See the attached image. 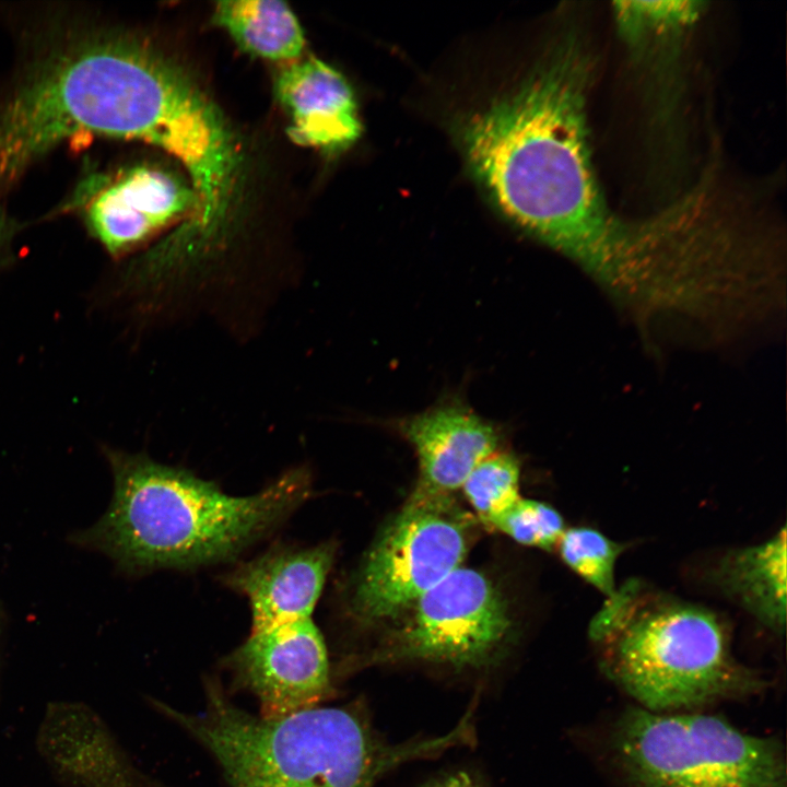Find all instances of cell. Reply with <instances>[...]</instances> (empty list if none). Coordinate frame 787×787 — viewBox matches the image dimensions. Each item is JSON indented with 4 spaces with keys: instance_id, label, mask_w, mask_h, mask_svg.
Masks as SVG:
<instances>
[{
    "instance_id": "7",
    "label": "cell",
    "mask_w": 787,
    "mask_h": 787,
    "mask_svg": "<svg viewBox=\"0 0 787 787\" xmlns=\"http://www.w3.org/2000/svg\"><path fill=\"white\" fill-rule=\"evenodd\" d=\"M410 609L369 656L372 662L483 670L496 665L509 644L513 623L505 596L478 569L458 567Z\"/></svg>"
},
{
    "instance_id": "11",
    "label": "cell",
    "mask_w": 787,
    "mask_h": 787,
    "mask_svg": "<svg viewBox=\"0 0 787 787\" xmlns=\"http://www.w3.org/2000/svg\"><path fill=\"white\" fill-rule=\"evenodd\" d=\"M336 554L333 542L279 545L227 572L223 583L248 599L251 631L312 618Z\"/></svg>"
},
{
    "instance_id": "20",
    "label": "cell",
    "mask_w": 787,
    "mask_h": 787,
    "mask_svg": "<svg viewBox=\"0 0 787 787\" xmlns=\"http://www.w3.org/2000/svg\"><path fill=\"white\" fill-rule=\"evenodd\" d=\"M155 787H164V786H160V785H157V786H155Z\"/></svg>"
},
{
    "instance_id": "6",
    "label": "cell",
    "mask_w": 787,
    "mask_h": 787,
    "mask_svg": "<svg viewBox=\"0 0 787 787\" xmlns=\"http://www.w3.org/2000/svg\"><path fill=\"white\" fill-rule=\"evenodd\" d=\"M468 520L451 496L411 494L364 560L351 610L364 622L396 618L461 566Z\"/></svg>"
},
{
    "instance_id": "2",
    "label": "cell",
    "mask_w": 787,
    "mask_h": 787,
    "mask_svg": "<svg viewBox=\"0 0 787 787\" xmlns=\"http://www.w3.org/2000/svg\"><path fill=\"white\" fill-rule=\"evenodd\" d=\"M113 500L78 541L125 571L187 569L234 559L278 528L309 496L310 473L293 468L259 492L233 496L189 470L111 450Z\"/></svg>"
},
{
    "instance_id": "16",
    "label": "cell",
    "mask_w": 787,
    "mask_h": 787,
    "mask_svg": "<svg viewBox=\"0 0 787 787\" xmlns=\"http://www.w3.org/2000/svg\"><path fill=\"white\" fill-rule=\"evenodd\" d=\"M520 466L508 453L495 451L479 462L461 489L479 518L491 525L519 498Z\"/></svg>"
},
{
    "instance_id": "10",
    "label": "cell",
    "mask_w": 787,
    "mask_h": 787,
    "mask_svg": "<svg viewBox=\"0 0 787 787\" xmlns=\"http://www.w3.org/2000/svg\"><path fill=\"white\" fill-rule=\"evenodd\" d=\"M414 448L419 481L413 494L451 496L473 468L497 451L500 433L489 420L457 400L392 421Z\"/></svg>"
},
{
    "instance_id": "9",
    "label": "cell",
    "mask_w": 787,
    "mask_h": 787,
    "mask_svg": "<svg viewBox=\"0 0 787 787\" xmlns=\"http://www.w3.org/2000/svg\"><path fill=\"white\" fill-rule=\"evenodd\" d=\"M196 208L197 197L186 178L164 167L143 165L99 187L87 201L85 219L104 247L119 255L173 224L180 227Z\"/></svg>"
},
{
    "instance_id": "5",
    "label": "cell",
    "mask_w": 787,
    "mask_h": 787,
    "mask_svg": "<svg viewBox=\"0 0 787 787\" xmlns=\"http://www.w3.org/2000/svg\"><path fill=\"white\" fill-rule=\"evenodd\" d=\"M583 737L611 787H787L777 737L744 732L706 712L653 713L632 704Z\"/></svg>"
},
{
    "instance_id": "18",
    "label": "cell",
    "mask_w": 787,
    "mask_h": 787,
    "mask_svg": "<svg viewBox=\"0 0 787 787\" xmlns=\"http://www.w3.org/2000/svg\"><path fill=\"white\" fill-rule=\"evenodd\" d=\"M424 787H483L478 778L466 771H457L432 780Z\"/></svg>"
},
{
    "instance_id": "4",
    "label": "cell",
    "mask_w": 787,
    "mask_h": 787,
    "mask_svg": "<svg viewBox=\"0 0 787 787\" xmlns=\"http://www.w3.org/2000/svg\"><path fill=\"white\" fill-rule=\"evenodd\" d=\"M604 676L653 713L704 708L761 694L767 681L735 657L725 623L701 606L657 600L638 607L629 589L591 623Z\"/></svg>"
},
{
    "instance_id": "1",
    "label": "cell",
    "mask_w": 787,
    "mask_h": 787,
    "mask_svg": "<svg viewBox=\"0 0 787 787\" xmlns=\"http://www.w3.org/2000/svg\"><path fill=\"white\" fill-rule=\"evenodd\" d=\"M591 74L586 45L565 34L513 89L457 129L474 177L498 210L583 269L608 261L626 233V220L607 205L591 163Z\"/></svg>"
},
{
    "instance_id": "15",
    "label": "cell",
    "mask_w": 787,
    "mask_h": 787,
    "mask_svg": "<svg viewBox=\"0 0 787 787\" xmlns=\"http://www.w3.org/2000/svg\"><path fill=\"white\" fill-rule=\"evenodd\" d=\"M556 548L563 562L607 599L616 595L614 571L622 544L597 529L580 526L565 529Z\"/></svg>"
},
{
    "instance_id": "8",
    "label": "cell",
    "mask_w": 787,
    "mask_h": 787,
    "mask_svg": "<svg viewBox=\"0 0 787 787\" xmlns=\"http://www.w3.org/2000/svg\"><path fill=\"white\" fill-rule=\"evenodd\" d=\"M224 665L265 718L319 706L332 691L327 647L312 618L251 631Z\"/></svg>"
},
{
    "instance_id": "3",
    "label": "cell",
    "mask_w": 787,
    "mask_h": 787,
    "mask_svg": "<svg viewBox=\"0 0 787 787\" xmlns=\"http://www.w3.org/2000/svg\"><path fill=\"white\" fill-rule=\"evenodd\" d=\"M155 706L218 763L227 787H375L397 766L461 743V726L445 736L387 742L357 706H316L265 718L205 682L203 708Z\"/></svg>"
},
{
    "instance_id": "13",
    "label": "cell",
    "mask_w": 787,
    "mask_h": 787,
    "mask_svg": "<svg viewBox=\"0 0 787 787\" xmlns=\"http://www.w3.org/2000/svg\"><path fill=\"white\" fill-rule=\"evenodd\" d=\"M786 527L768 540L720 559L714 579L723 592L775 633L786 623Z\"/></svg>"
},
{
    "instance_id": "19",
    "label": "cell",
    "mask_w": 787,
    "mask_h": 787,
    "mask_svg": "<svg viewBox=\"0 0 787 787\" xmlns=\"http://www.w3.org/2000/svg\"><path fill=\"white\" fill-rule=\"evenodd\" d=\"M1 228H2V220H1V214H0V233H1Z\"/></svg>"
},
{
    "instance_id": "17",
    "label": "cell",
    "mask_w": 787,
    "mask_h": 787,
    "mask_svg": "<svg viewBox=\"0 0 787 787\" xmlns=\"http://www.w3.org/2000/svg\"><path fill=\"white\" fill-rule=\"evenodd\" d=\"M490 526L506 533L516 542L547 551L556 548L565 530L564 520L555 508L526 498H519Z\"/></svg>"
},
{
    "instance_id": "12",
    "label": "cell",
    "mask_w": 787,
    "mask_h": 787,
    "mask_svg": "<svg viewBox=\"0 0 787 787\" xmlns=\"http://www.w3.org/2000/svg\"><path fill=\"white\" fill-rule=\"evenodd\" d=\"M273 86L287 118V133L297 144L336 152L361 136L353 91L325 61L308 56L285 63Z\"/></svg>"
},
{
    "instance_id": "14",
    "label": "cell",
    "mask_w": 787,
    "mask_h": 787,
    "mask_svg": "<svg viewBox=\"0 0 787 787\" xmlns=\"http://www.w3.org/2000/svg\"><path fill=\"white\" fill-rule=\"evenodd\" d=\"M212 23L252 56L285 63L302 57L304 33L290 7L277 0L219 1Z\"/></svg>"
}]
</instances>
